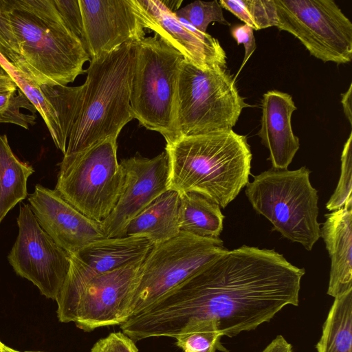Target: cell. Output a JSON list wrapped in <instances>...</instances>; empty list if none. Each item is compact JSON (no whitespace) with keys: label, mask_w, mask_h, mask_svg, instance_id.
Instances as JSON below:
<instances>
[{"label":"cell","mask_w":352,"mask_h":352,"mask_svg":"<svg viewBox=\"0 0 352 352\" xmlns=\"http://www.w3.org/2000/svg\"><path fill=\"white\" fill-rule=\"evenodd\" d=\"M305 272L274 250H228L120 329L134 342L175 338L197 322L213 320L223 336L234 337L270 322L287 305L298 306Z\"/></svg>","instance_id":"cell-1"},{"label":"cell","mask_w":352,"mask_h":352,"mask_svg":"<svg viewBox=\"0 0 352 352\" xmlns=\"http://www.w3.org/2000/svg\"><path fill=\"white\" fill-rule=\"evenodd\" d=\"M168 190L199 193L225 208L249 182L252 153L232 129L182 137L166 144Z\"/></svg>","instance_id":"cell-2"},{"label":"cell","mask_w":352,"mask_h":352,"mask_svg":"<svg viewBox=\"0 0 352 352\" xmlns=\"http://www.w3.org/2000/svg\"><path fill=\"white\" fill-rule=\"evenodd\" d=\"M8 7L20 52L18 70L50 87L67 86L85 72L89 56L54 0H8Z\"/></svg>","instance_id":"cell-3"},{"label":"cell","mask_w":352,"mask_h":352,"mask_svg":"<svg viewBox=\"0 0 352 352\" xmlns=\"http://www.w3.org/2000/svg\"><path fill=\"white\" fill-rule=\"evenodd\" d=\"M89 61L80 111L65 155L80 152L108 138L118 139L134 118L130 104L133 43Z\"/></svg>","instance_id":"cell-4"},{"label":"cell","mask_w":352,"mask_h":352,"mask_svg":"<svg viewBox=\"0 0 352 352\" xmlns=\"http://www.w3.org/2000/svg\"><path fill=\"white\" fill-rule=\"evenodd\" d=\"M305 166L294 170L272 168L254 176L245 195L254 210L273 230L311 251L320 238L318 191Z\"/></svg>","instance_id":"cell-5"},{"label":"cell","mask_w":352,"mask_h":352,"mask_svg":"<svg viewBox=\"0 0 352 352\" xmlns=\"http://www.w3.org/2000/svg\"><path fill=\"white\" fill-rule=\"evenodd\" d=\"M248 107L226 68H202L182 60L175 94L179 139L232 129L242 110Z\"/></svg>","instance_id":"cell-6"},{"label":"cell","mask_w":352,"mask_h":352,"mask_svg":"<svg viewBox=\"0 0 352 352\" xmlns=\"http://www.w3.org/2000/svg\"><path fill=\"white\" fill-rule=\"evenodd\" d=\"M130 104L134 118L160 133L166 144L179 139L175 119L177 76L183 56L158 36L133 43Z\"/></svg>","instance_id":"cell-7"},{"label":"cell","mask_w":352,"mask_h":352,"mask_svg":"<svg viewBox=\"0 0 352 352\" xmlns=\"http://www.w3.org/2000/svg\"><path fill=\"white\" fill-rule=\"evenodd\" d=\"M117 139L106 138L80 152L65 155L55 190L87 217L102 222L122 194L125 175L117 160Z\"/></svg>","instance_id":"cell-8"},{"label":"cell","mask_w":352,"mask_h":352,"mask_svg":"<svg viewBox=\"0 0 352 352\" xmlns=\"http://www.w3.org/2000/svg\"><path fill=\"white\" fill-rule=\"evenodd\" d=\"M142 263L80 283H64L56 298L58 320L74 322L84 331L126 322Z\"/></svg>","instance_id":"cell-9"},{"label":"cell","mask_w":352,"mask_h":352,"mask_svg":"<svg viewBox=\"0 0 352 352\" xmlns=\"http://www.w3.org/2000/svg\"><path fill=\"white\" fill-rule=\"evenodd\" d=\"M228 250L219 239L181 232L155 245L142 263L131 302V317L196 274Z\"/></svg>","instance_id":"cell-10"},{"label":"cell","mask_w":352,"mask_h":352,"mask_svg":"<svg viewBox=\"0 0 352 352\" xmlns=\"http://www.w3.org/2000/svg\"><path fill=\"white\" fill-rule=\"evenodd\" d=\"M277 28L286 31L324 63H350L352 23L333 0H274Z\"/></svg>","instance_id":"cell-11"},{"label":"cell","mask_w":352,"mask_h":352,"mask_svg":"<svg viewBox=\"0 0 352 352\" xmlns=\"http://www.w3.org/2000/svg\"><path fill=\"white\" fill-rule=\"evenodd\" d=\"M16 221L19 234L8 256L9 263L42 295L56 300L69 270V254L43 230L30 204L20 205Z\"/></svg>","instance_id":"cell-12"},{"label":"cell","mask_w":352,"mask_h":352,"mask_svg":"<svg viewBox=\"0 0 352 352\" xmlns=\"http://www.w3.org/2000/svg\"><path fill=\"white\" fill-rule=\"evenodd\" d=\"M120 164L125 175L123 190L111 214L100 222L107 238L126 236L129 222L168 190L169 160L166 151L153 158L134 156Z\"/></svg>","instance_id":"cell-13"},{"label":"cell","mask_w":352,"mask_h":352,"mask_svg":"<svg viewBox=\"0 0 352 352\" xmlns=\"http://www.w3.org/2000/svg\"><path fill=\"white\" fill-rule=\"evenodd\" d=\"M79 3L82 43L89 60L146 37L135 0H79Z\"/></svg>","instance_id":"cell-14"},{"label":"cell","mask_w":352,"mask_h":352,"mask_svg":"<svg viewBox=\"0 0 352 352\" xmlns=\"http://www.w3.org/2000/svg\"><path fill=\"white\" fill-rule=\"evenodd\" d=\"M135 2L144 28L153 31L184 59L202 68H226V54L217 38L198 31L186 20L177 17L163 1Z\"/></svg>","instance_id":"cell-15"},{"label":"cell","mask_w":352,"mask_h":352,"mask_svg":"<svg viewBox=\"0 0 352 352\" xmlns=\"http://www.w3.org/2000/svg\"><path fill=\"white\" fill-rule=\"evenodd\" d=\"M28 199L41 227L69 254L105 238L100 222L81 213L55 189L36 184Z\"/></svg>","instance_id":"cell-16"},{"label":"cell","mask_w":352,"mask_h":352,"mask_svg":"<svg viewBox=\"0 0 352 352\" xmlns=\"http://www.w3.org/2000/svg\"><path fill=\"white\" fill-rule=\"evenodd\" d=\"M0 64L45 123L55 146L65 154L82 105L85 87L38 85L0 55Z\"/></svg>","instance_id":"cell-17"},{"label":"cell","mask_w":352,"mask_h":352,"mask_svg":"<svg viewBox=\"0 0 352 352\" xmlns=\"http://www.w3.org/2000/svg\"><path fill=\"white\" fill-rule=\"evenodd\" d=\"M154 245L142 237L104 238L69 254L70 266L65 280L76 283L89 278L143 262Z\"/></svg>","instance_id":"cell-18"},{"label":"cell","mask_w":352,"mask_h":352,"mask_svg":"<svg viewBox=\"0 0 352 352\" xmlns=\"http://www.w3.org/2000/svg\"><path fill=\"white\" fill-rule=\"evenodd\" d=\"M261 109L258 135L269 151L272 168L287 169L300 148L292 126V116L297 109L295 103L289 94L270 90L263 96Z\"/></svg>","instance_id":"cell-19"},{"label":"cell","mask_w":352,"mask_h":352,"mask_svg":"<svg viewBox=\"0 0 352 352\" xmlns=\"http://www.w3.org/2000/svg\"><path fill=\"white\" fill-rule=\"evenodd\" d=\"M325 217L320 237L331 259L327 294L336 298L352 289V197Z\"/></svg>","instance_id":"cell-20"},{"label":"cell","mask_w":352,"mask_h":352,"mask_svg":"<svg viewBox=\"0 0 352 352\" xmlns=\"http://www.w3.org/2000/svg\"><path fill=\"white\" fill-rule=\"evenodd\" d=\"M179 201L177 192H164L129 222L126 235L145 238L154 245L177 236L180 232Z\"/></svg>","instance_id":"cell-21"},{"label":"cell","mask_w":352,"mask_h":352,"mask_svg":"<svg viewBox=\"0 0 352 352\" xmlns=\"http://www.w3.org/2000/svg\"><path fill=\"white\" fill-rule=\"evenodd\" d=\"M181 232L205 239H219L225 218L220 206L195 192L179 194Z\"/></svg>","instance_id":"cell-22"},{"label":"cell","mask_w":352,"mask_h":352,"mask_svg":"<svg viewBox=\"0 0 352 352\" xmlns=\"http://www.w3.org/2000/svg\"><path fill=\"white\" fill-rule=\"evenodd\" d=\"M33 167L12 152L6 134L0 135V223L28 194L27 182Z\"/></svg>","instance_id":"cell-23"},{"label":"cell","mask_w":352,"mask_h":352,"mask_svg":"<svg viewBox=\"0 0 352 352\" xmlns=\"http://www.w3.org/2000/svg\"><path fill=\"white\" fill-rule=\"evenodd\" d=\"M316 348L317 352H352V289L334 298Z\"/></svg>","instance_id":"cell-24"},{"label":"cell","mask_w":352,"mask_h":352,"mask_svg":"<svg viewBox=\"0 0 352 352\" xmlns=\"http://www.w3.org/2000/svg\"><path fill=\"white\" fill-rule=\"evenodd\" d=\"M223 336L215 320H206L187 327L175 338L184 352H229L221 342Z\"/></svg>","instance_id":"cell-25"},{"label":"cell","mask_w":352,"mask_h":352,"mask_svg":"<svg viewBox=\"0 0 352 352\" xmlns=\"http://www.w3.org/2000/svg\"><path fill=\"white\" fill-rule=\"evenodd\" d=\"M219 3L253 30L277 25L274 0H220Z\"/></svg>","instance_id":"cell-26"},{"label":"cell","mask_w":352,"mask_h":352,"mask_svg":"<svg viewBox=\"0 0 352 352\" xmlns=\"http://www.w3.org/2000/svg\"><path fill=\"white\" fill-rule=\"evenodd\" d=\"M36 109L19 89L0 94V123H11L29 129L36 124Z\"/></svg>","instance_id":"cell-27"},{"label":"cell","mask_w":352,"mask_h":352,"mask_svg":"<svg viewBox=\"0 0 352 352\" xmlns=\"http://www.w3.org/2000/svg\"><path fill=\"white\" fill-rule=\"evenodd\" d=\"M221 6L218 1H195L175 11L177 17L190 23L198 31L206 34L212 22L230 25L224 18Z\"/></svg>","instance_id":"cell-28"},{"label":"cell","mask_w":352,"mask_h":352,"mask_svg":"<svg viewBox=\"0 0 352 352\" xmlns=\"http://www.w3.org/2000/svg\"><path fill=\"white\" fill-rule=\"evenodd\" d=\"M352 133L345 142L341 155V172L338 185L326 204L328 210L332 212L342 208L352 197Z\"/></svg>","instance_id":"cell-29"},{"label":"cell","mask_w":352,"mask_h":352,"mask_svg":"<svg viewBox=\"0 0 352 352\" xmlns=\"http://www.w3.org/2000/svg\"><path fill=\"white\" fill-rule=\"evenodd\" d=\"M0 55L19 69L20 52L11 24L8 0H0Z\"/></svg>","instance_id":"cell-30"},{"label":"cell","mask_w":352,"mask_h":352,"mask_svg":"<svg viewBox=\"0 0 352 352\" xmlns=\"http://www.w3.org/2000/svg\"><path fill=\"white\" fill-rule=\"evenodd\" d=\"M54 2L67 26L82 42L83 23L79 0H54Z\"/></svg>","instance_id":"cell-31"},{"label":"cell","mask_w":352,"mask_h":352,"mask_svg":"<svg viewBox=\"0 0 352 352\" xmlns=\"http://www.w3.org/2000/svg\"><path fill=\"white\" fill-rule=\"evenodd\" d=\"M135 342L122 331L112 332L96 341L90 352H138Z\"/></svg>","instance_id":"cell-32"},{"label":"cell","mask_w":352,"mask_h":352,"mask_svg":"<svg viewBox=\"0 0 352 352\" xmlns=\"http://www.w3.org/2000/svg\"><path fill=\"white\" fill-rule=\"evenodd\" d=\"M253 29L246 24L236 25L231 28V34L237 44H243L245 55L239 73L256 47Z\"/></svg>","instance_id":"cell-33"},{"label":"cell","mask_w":352,"mask_h":352,"mask_svg":"<svg viewBox=\"0 0 352 352\" xmlns=\"http://www.w3.org/2000/svg\"><path fill=\"white\" fill-rule=\"evenodd\" d=\"M261 352H293V348L282 335H278Z\"/></svg>","instance_id":"cell-34"},{"label":"cell","mask_w":352,"mask_h":352,"mask_svg":"<svg viewBox=\"0 0 352 352\" xmlns=\"http://www.w3.org/2000/svg\"><path fill=\"white\" fill-rule=\"evenodd\" d=\"M351 91L352 83L350 84L348 90L342 95L341 99L344 113L351 125L352 124Z\"/></svg>","instance_id":"cell-35"},{"label":"cell","mask_w":352,"mask_h":352,"mask_svg":"<svg viewBox=\"0 0 352 352\" xmlns=\"http://www.w3.org/2000/svg\"><path fill=\"white\" fill-rule=\"evenodd\" d=\"M18 87L9 75L0 76V94L15 90Z\"/></svg>","instance_id":"cell-36"},{"label":"cell","mask_w":352,"mask_h":352,"mask_svg":"<svg viewBox=\"0 0 352 352\" xmlns=\"http://www.w3.org/2000/svg\"><path fill=\"white\" fill-rule=\"evenodd\" d=\"M0 352H22L14 349L10 348V346L3 344L1 341H0ZM23 352H43V351H23Z\"/></svg>","instance_id":"cell-37"},{"label":"cell","mask_w":352,"mask_h":352,"mask_svg":"<svg viewBox=\"0 0 352 352\" xmlns=\"http://www.w3.org/2000/svg\"><path fill=\"white\" fill-rule=\"evenodd\" d=\"M6 74H7L6 72H5V70L3 69V67H1V65L0 64V76L6 75Z\"/></svg>","instance_id":"cell-38"},{"label":"cell","mask_w":352,"mask_h":352,"mask_svg":"<svg viewBox=\"0 0 352 352\" xmlns=\"http://www.w3.org/2000/svg\"><path fill=\"white\" fill-rule=\"evenodd\" d=\"M1 341V340H0Z\"/></svg>","instance_id":"cell-39"}]
</instances>
